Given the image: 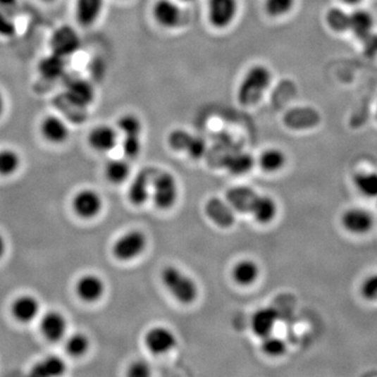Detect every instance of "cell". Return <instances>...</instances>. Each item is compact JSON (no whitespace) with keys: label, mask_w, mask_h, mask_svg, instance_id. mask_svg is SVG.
Listing matches in <instances>:
<instances>
[{"label":"cell","mask_w":377,"mask_h":377,"mask_svg":"<svg viewBox=\"0 0 377 377\" xmlns=\"http://www.w3.org/2000/svg\"><path fill=\"white\" fill-rule=\"evenodd\" d=\"M342 1L346 4H349V6H355V4H359L361 0H342Z\"/></svg>","instance_id":"46"},{"label":"cell","mask_w":377,"mask_h":377,"mask_svg":"<svg viewBox=\"0 0 377 377\" xmlns=\"http://www.w3.org/2000/svg\"><path fill=\"white\" fill-rule=\"evenodd\" d=\"M16 33L14 23L8 18V15L0 11V35L11 37Z\"/></svg>","instance_id":"41"},{"label":"cell","mask_w":377,"mask_h":377,"mask_svg":"<svg viewBox=\"0 0 377 377\" xmlns=\"http://www.w3.org/2000/svg\"><path fill=\"white\" fill-rule=\"evenodd\" d=\"M66 365L63 359L51 355L36 364L32 368L31 374L35 377H57L66 372Z\"/></svg>","instance_id":"27"},{"label":"cell","mask_w":377,"mask_h":377,"mask_svg":"<svg viewBox=\"0 0 377 377\" xmlns=\"http://www.w3.org/2000/svg\"><path fill=\"white\" fill-rule=\"evenodd\" d=\"M66 96L68 102L82 109L94 102V88L86 80H73L66 85Z\"/></svg>","instance_id":"15"},{"label":"cell","mask_w":377,"mask_h":377,"mask_svg":"<svg viewBox=\"0 0 377 377\" xmlns=\"http://www.w3.org/2000/svg\"><path fill=\"white\" fill-rule=\"evenodd\" d=\"M151 370L147 363L143 361H135L129 367L127 376L130 377H147L150 376Z\"/></svg>","instance_id":"40"},{"label":"cell","mask_w":377,"mask_h":377,"mask_svg":"<svg viewBox=\"0 0 377 377\" xmlns=\"http://www.w3.org/2000/svg\"><path fill=\"white\" fill-rule=\"evenodd\" d=\"M152 176V173L148 170H144L135 176L128 190V198L131 204L142 206L147 202Z\"/></svg>","instance_id":"21"},{"label":"cell","mask_w":377,"mask_h":377,"mask_svg":"<svg viewBox=\"0 0 377 377\" xmlns=\"http://www.w3.org/2000/svg\"><path fill=\"white\" fill-rule=\"evenodd\" d=\"M152 14L155 21L165 29H174L182 20L180 6L173 0H157Z\"/></svg>","instance_id":"11"},{"label":"cell","mask_w":377,"mask_h":377,"mask_svg":"<svg viewBox=\"0 0 377 377\" xmlns=\"http://www.w3.org/2000/svg\"><path fill=\"white\" fill-rule=\"evenodd\" d=\"M6 240H4V236L0 234V258L6 253Z\"/></svg>","instance_id":"44"},{"label":"cell","mask_w":377,"mask_h":377,"mask_svg":"<svg viewBox=\"0 0 377 377\" xmlns=\"http://www.w3.org/2000/svg\"><path fill=\"white\" fill-rule=\"evenodd\" d=\"M254 157L249 153L237 152L233 153L230 156L225 159V167L230 173L240 175V174H245L253 169Z\"/></svg>","instance_id":"29"},{"label":"cell","mask_w":377,"mask_h":377,"mask_svg":"<svg viewBox=\"0 0 377 377\" xmlns=\"http://www.w3.org/2000/svg\"><path fill=\"white\" fill-rule=\"evenodd\" d=\"M88 144L92 149L99 152H109L114 149L118 144V133L113 127L100 125L90 131Z\"/></svg>","instance_id":"17"},{"label":"cell","mask_w":377,"mask_h":377,"mask_svg":"<svg viewBox=\"0 0 377 377\" xmlns=\"http://www.w3.org/2000/svg\"><path fill=\"white\" fill-rule=\"evenodd\" d=\"M41 133L53 144H62L70 137V129L62 118L49 116L41 123Z\"/></svg>","instance_id":"18"},{"label":"cell","mask_w":377,"mask_h":377,"mask_svg":"<svg viewBox=\"0 0 377 377\" xmlns=\"http://www.w3.org/2000/svg\"><path fill=\"white\" fill-rule=\"evenodd\" d=\"M376 116H377V113H376Z\"/></svg>","instance_id":"49"},{"label":"cell","mask_w":377,"mask_h":377,"mask_svg":"<svg viewBox=\"0 0 377 377\" xmlns=\"http://www.w3.org/2000/svg\"><path fill=\"white\" fill-rule=\"evenodd\" d=\"M326 20L333 31H347L349 30L350 14H347L342 8H333L327 13Z\"/></svg>","instance_id":"36"},{"label":"cell","mask_w":377,"mask_h":377,"mask_svg":"<svg viewBox=\"0 0 377 377\" xmlns=\"http://www.w3.org/2000/svg\"><path fill=\"white\" fill-rule=\"evenodd\" d=\"M182 1L190 2V1H194V0H182Z\"/></svg>","instance_id":"47"},{"label":"cell","mask_w":377,"mask_h":377,"mask_svg":"<svg viewBox=\"0 0 377 377\" xmlns=\"http://www.w3.org/2000/svg\"><path fill=\"white\" fill-rule=\"evenodd\" d=\"M261 348L265 354L268 355V357H279L285 353L286 344L280 338L269 335L262 338Z\"/></svg>","instance_id":"37"},{"label":"cell","mask_w":377,"mask_h":377,"mask_svg":"<svg viewBox=\"0 0 377 377\" xmlns=\"http://www.w3.org/2000/svg\"><path fill=\"white\" fill-rule=\"evenodd\" d=\"M354 186L361 195L368 198H377L376 172H361L357 174Z\"/></svg>","instance_id":"31"},{"label":"cell","mask_w":377,"mask_h":377,"mask_svg":"<svg viewBox=\"0 0 377 377\" xmlns=\"http://www.w3.org/2000/svg\"><path fill=\"white\" fill-rule=\"evenodd\" d=\"M238 0H208V18L215 29L230 27L238 14Z\"/></svg>","instance_id":"5"},{"label":"cell","mask_w":377,"mask_h":377,"mask_svg":"<svg viewBox=\"0 0 377 377\" xmlns=\"http://www.w3.org/2000/svg\"><path fill=\"white\" fill-rule=\"evenodd\" d=\"M4 96H2L1 92H0V116H1V114L4 113Z\"/></svg>","instance_id":"45"},{"label":"cell","mask_w":377,"mask_h":377,"mask_svg":"<svg viewBox=\"0 0 377 377\" xmlns=\"http://www.w3.org/2000/svg\"><path fill=\"white\" fill-rule=\"evenodd\" d=\"M42 1L51 2L54 1V0H42Z\"/></svg>","instance_id":"48"},{"label":"cell","mask_w":377,"mask_h":377,"mask_svg":"<svg viewBox=\"0 0 377 377\" xmlns=\"http://www.w3.org/2000/svg\"><path fill=\"white\" fill-rule=\"evenodd\" d=\"M278 206L273 198L266 195H258L249 214L260 225L271 223L277 216Z\"/></svg>","instance_id":"23"},{"label":"cell","mask_w":377,"mask_h":377,"mask_svg":"<svg viewBox=\"0 0 377 377\" xmlns=\"http://www.w3.org/2000/svg\"><path fill=\"white\" fill-rule=\"evenodd\" d=\"M277 319V312L273 308H261L254 314L251 322L252 330L261 339L267 337L273 333Z\"/></svg>","instance_id":"22"},{"label":"cell","mask_w":377,"mask_h":377,"mask_svg":"<svg viewBox=\"0 0 377 377\" xmlns=\"http://www.w3.org/2000/svg\"><path fill=\"white\" fill-rule=\"evenodd\" d=\"M170 147L176 151H185L190 156L198 159L206 153V143L204 140L180 129L172 131L168 137Z\"/></svg>","instance_id":"7"},{"label":"cell","mask_w":377,"mask_h":377,"mask_svg":"<svg viewBox=\"0 0 377 377\" xmlns=\"http://www.w3.org/2000/svg\"><path fill=\"white\" fill-rule=\"evenodd\" d=\"M161 277L165 288L180 303L192 304L197 299V284L178 267H163Z\"/></svg>","instance_id":"2"},{"label":"cell","mask_w":377,"mask_h":377,"mask_svg":"<svg viewBox=\"0 0 377 377\" xmlns=\"http://www.w3.org/2000/svg\"><path fill=\"white\" fill-rule=\"evenodd\" d=\"M104 0H77L75 18L83 27L94 25L102 14Z\"/></svg>","instance_id":"19"},{"label":"cell","mask_w":377,"mask_h":377,"mask_svg":"<svg viewBox=\"0 0 377 377\" xmlns=\"http://www.w3.org/2000/svg\"><path fill=\"white\" fill-rule=\"evenodd\" d=\"M40 311V304L35 297L25 295L20 296L12 304V314L21 323H30L37 318Z\"/></svg>","instance_id":"20"},{"label":"cell","mask_w":377,"mask_h":377,"mask_svg":"<svg viewBox=\"0 0 377 377\" xmlns=\"http://www.w3.org/2000/svg\"><path fill=\"white\" fill-rule=\"evenodd\" d=\"M152 197L155 206L168 210L175 204L178 197V186L175 178L169 172L161 171L152 176Z\"/></svg>","instance_id":"3"},{"label":"cell","mask_w":377,"mask_h":377,"mask_svg":"<svg viewBox=\"0 0 377 377\" xmlns=\"http://www.w3.org/2000/svg\"><path fill=\"white\" fill-rule=\"evenodd\" d=\"M78 297L86 303H94L100 300L105 292V283L96 275L82 276L75 285Z\"/></svg>","instance_id":"13"},{"label":"cell","mask_w":377,"mask_h":377,"mask_svg":"<svg viewBox=\"0 0 377 377\" xmlns=\"http://www.w3.org/2000/svg\"><path fill=\"white\" fill-rule=\"evenodd\" d=\"M361 294L367 301L377 302V273L364 280L361 286Z\"/></svg>","instance_id":"39"},{"label":"cell","mask_w":377,"mask_h":377,"mask_svg":"<svg viewBox=\"0 0 377 377\" xmlns=\"http://www.w3.org/2000/svg\"><path fill=\"white\" fill-rule=\"evenodd\" d=\"M374 18L371 13L366 10H357L350 14L349 30H351L355 37L365 39L373 31Z\"/></svg>","instance_id":"25"},{"label":"cell","mask_w":377,"mask_h":377,"mask_svg":"<svg viewBox=\"0 0 377 377\" xmlns=\"http://www.w3.org/2000/svg\"><path fill=\"white\" fill-rule=\"evenodd\" d=\"M20 166V157L14 150H0V175L8 176L14 174Z\"/></svg>","instance_id":"32"},{"label":"cell","mask_w":377,"mask_h":377,"mask_svg":"<svg viewBox=\"0 0 377 377\" xmlns=\"http://www.w3.org/2000/svg\"><path fill=\"white\" fill-rule=\"evenodd\" d=\"M365 45L366 53L369 56H374L377 54V35L371 33L365 39H363Z\"/></svg>","instance_id":"42"},{"label":"cell","mask_w":377,"mask_h":377,"mask_svg":"<svg viewBox=\"0 0 377 377\" xmlns=\"http://www.w3.org/2000/svg\"><path fill=\"white\" fill-rule=\"evenodd\" d=\"M259 194L245 186L233 187L226 191V202L239 213H251L254 202Z\"/></svg>","instance_id":"16"},{"label":"cell","mask_w":377,"mask_h":377,"mask_svg":"<svg viewBox=\"0 0 377 377\" xmlns=\"http://www.w3.org/2000/svg\"><path fill=\"white\" fill-rule=\"evenodd\" d=\"M342 228L351 234L365 235L373 228L374 217L365 209L353 208L342 215Z\"/></svg>","instance_id":"9"},{"label":"cell","mask_w":377,"mask_h":377,"mask_svg":"<svg viewBox=\"0 0 377 377\" xmlns=\"http://www.w3.org/2000/svg\"><path fill=\"white\" fill-rule=\"evenodd\" d=\"M147 242V237L141 230H129L113 243V256L120 261H131L144 253Z\"/></svg>","instance_id":"4"},{"label":"cell","mask_w":377,"mask_h":377,"mask_svg":"<svg viewBox=\"0 0 377 377\" xmlns=\"http://www.w3.org/2000/svg\"><path fill=\"white\" fill-rule=\"evenodd\" d=\"M89 340L83 333H74L66 340V352L73 357H83L89 349Z\"/></svg>","instance_id":"33"},{"label":"cell","mask_w":377,"mask_h":377,"mask_svg":"<svg viewBox=\"0 0 377 377\" xmlns=\"http://www.w3.org/2000/svg\"><path fill=\"white\" fill-rule=\"evenodd\" d=\"M73 210L83 219H92L100 214L103 202L101 196L92 190L85 189L78 192L73 199Z\"/></svg>","instance_id":"8"},{"label":"cell","mask_w":377,"mask_h":377,"mask_svg":"<svg viewBox=\"0 0 377 377\" xmlns=\"http://www.w3.org/2000/svg\"><path fill=\"white\" fill-rule=\"evenodd\" d=\"M176 344L175 335L166 327H153L145 335L146 347L153 354H165L171 351Z\"/></svg>","instance_id":"10"},{"label":"cell","mask_w":377,"mask_h":377,"mask_svg":"<svg viewBox=\"0 0 377 377\" xmlns=\"http://www.w3.org/2000/svg\"><path fill=\"white\" fill-rule=\"evenodd\" d=\"M130 174V166L124 159H111L105 166V175L111 184H122Z\"/></svg>","instance_id":"30"},{"label":"cell","mask_w":377,"mask_h":377,"mask_svg":"<svg viewBox=\"0 0 377 377\" xmlns=\"http://www.w3.org/2000/svg\"><path fill=\"white\" fill-rule=\"evenodd\" d=\"M122 148L123 152L128 159H135L141 153V135H125Z\"/></svg>","instance_id":"38"},{"label":"cell","mask_w":377,"mask_h":377,"mask_svg":"<svg viewBox=\"0 0 377 377\" xmlns=\"http://www.w3.org/2000/svg\"><path fill=\"white\" fill-rule=\"evenodd\" d=\"M17 4V0H0V8H13Z\"/></svg>","instance_id":"43"},{"label":"cell","mask_w":377,"mask_h":377,"mask_svg":"<svg viewBox=\"0 0 377 377\" xmlns=\"http://www.w3.org/2000/svg\"><path fill=\"white\" fill-rule=\"evenodd\" d=\"M286 155L283 151L277 148L264 150L259 157V165L267 173H275L285 166Z\"/></svg>","instance_id":"28"},{"label":"cell","mask_w":377,"mask_h":377,"mask_svg":"<svg viewBox=\"0 0 377 377\" xmlns=\"http://www.w3.org/2000/svg\"><path fill=\"white\" fill-rule=\"evenodd\" d=\"M296 0H264V10L273 18L285 16L294 8Z\"/></svg>","instance_id":"34"},{"label":"cell","mask_w":377,"mask_h":377,"mask_svg":"<svg viewBox=\"0 0 377 377\" xmlns=\"http://www.w3.org/2000/svg\"><path fill=\"white\" fill-rule=\"evenodd\" d=\"M66 58L58 54L42 58L38 64V70L43 78L47 80H55L61 77L66 72Z\"/></svg>","instance_id":"26"},{"label":"cell","mask_w":377,"mask_h":377,"mask_svg":"<svg viewBox=\"0 0 377 377\" xmlns=\"http://www.w3.org/2000/svg\"><path fill=\"white\" fill-rule=\"evenodd\" d=\"M118 127L125 135H141L143 124L135 114L127 113L120 116L118 120Z\"/></svg>","instance_id":"35"},{"label":"cell","mask_w":377,"mask_h":377,"mask_svg":"<svg viewBox=\"0 0 377 377\" xmlns=\"http://www.w3.org/2000/svg\"><path fill=\"white\" fill-rule=\"evenodd\" d=\"M271 79L273 75L266 66H252L239 84L237 92L239 103L242 106H253L257 104L271 86Z\"/></svg>","instance_id":"1"},{"label":"cell","mask_w":377,"mask_h":377,"mask_svg":"<svg viewBox=\"0 0 377 377\" xmlns=\"http://www.w3.org/2000/svg\"><path fill=\"white\" fill-rule=\"evenodd\" d=\"M66 329H68V322L61 312L49 311L41 319V333L49 342H58L63 339Z\"/></svg>","instance_id":"14"},{"label":"cell","mask_w":377,"mask_h":377,"mask_svg":"<svg viewBox=\"0 0 377 377\" xmlns=\"http://www.w3.org/2000/svg\"><path fill=\"white\" fill-rule=\"evenodd\" d=\"M81 47V39L77 31L70 25H62L54 32L51 38V51L62 57L77 53Z\"/></svg>","instance_id":"6"},{"label":"cell","mask_w":377,"mask_h":377,"mask_svg":"<svg viewBox=\"0 0 377 377\" xmlns=\"http://www.w3.org/2000/svg\"><path fill=\"white\" fill-rule=\"evenodd\" d=\"M259 275V266L253 260H241L232 269L233 280L239 285L249 286L255 283Z\"/></svg>","instance_id":"24"},{"label":"cell","mask_w":377,"mask_h":377,"mask_svg":"<svg viewBox=\"0 0 377 377\" xmlns=\"http://www.w3.org/2000/svg\"><path fill=\"white\" fill-rule=\"evenodd\" d=\"M234 211L228 202L217 197L210 198L204 206L208 218L221 228H230L234 225Z\"/></svg>","instance_id":"12"}]
</instances>
